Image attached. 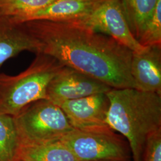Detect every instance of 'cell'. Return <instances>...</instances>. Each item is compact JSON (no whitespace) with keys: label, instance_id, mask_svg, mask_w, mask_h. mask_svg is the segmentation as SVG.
Instances as JSON below:
<instances>
[{"label":"cell","instance_id":"6da1fadb","mask_svg":"<svg viewBox=\"0 0 161 161\" xmlns=\"http://www.w3.org/2000/svg\"><path fill=\"white\" fill-rule=\"evenodd\" d=\"M23 23L40 42V53L111 88H135L130 72L132 52L109 36L78 21Z\"/></svg>","mask_w":161,"mask_h":161},{"label":"cell","instance_id":"7a4b0ae2","mask_svg":"<svg viewBox=\"0 0 161 161\" xmlns=\"http://www.w3.org/2000/svg\"><path fill=\"white\" fill-rule=\"evenodd\" d=\"M106 124L126 140L132 161H143L147 139L161 131V94L135 88H112Z\"/></svg>","mask_w":161,"mask_h":161},{"label":"cell","instance_id":"3957f363","mask_svg":"<svg viewBox=\"0 0 161 161\" xmlns=\"http://www.w3.org/2000/svg\"><path fill=\"white\" fill-rule=\"evenodd\" d=\"M36 55L21 73L13 76L0 73V114L13 117L30 104L47 99L49 83L64 66L44 54Z\"/></svg>","mask_w":161,"mask_h":161},{"label":"cell","instance_id":"277c9868","mask_svg":"<svg viewBox=\"0 0 161 161\" xmlns=\"http://www.w3.org/2000/svg\"><path fill=\"white\" fill-rule=\"evenodd\" d=\"M13 119L19 146L58 140L74 129L62 109L47 99L30 104Z\"/></svg>","mask_w":161,"mask_h":161},{"label":"cell","instance_id":"5b68a950","mask_svg":"<svg viewBox=\"0 0 161 161\" xmlns=\"http://www.w3.org/2000/svg\"><path fill=\"white\" fill-rule=\"evenodd\" d=\"M77 161H128L125 139L108 125L73 129L60 140Z\"/></svg>","mask_w":161,"mask_h":161},{"label":"cell","instance_id":"8992f818","mask_svg":"<svg viewBox=\"0 0 161 161\" xmlns=\"http://www.w3.org/2000/svg\"><path fill=\"white\" fill-rule=\"evenodd\" d=\"M103 32L132 52H141L142 46L130 29L120 0H104L87 17L78 21Z\"/></svg>","mask_w":161,"mask_h":161},{"label":"cell","instance_id":"52a82bcc","mask_svg":"<svg viewBox=\"0 0 161 161\" xmlns=\"http://www.w3.org/2000/svg\"><path fill=\"white\" fill-rule=\"evenodd\" d=\"M110 89L99 80L64 66L49 83L47 99L58 106L68 100L106 93Z\"/></svg>","mask_w":161,"mask_h":161},{"label":"cell","instance_id":"ba28073f","mask_svg":"<svg viewBox=\"0 0 161 161\" xmlns=\"http://www.w3.org/2000/svg\"><path fill=\"white\" fill-rule=\"evenodd\" d=\"M106 93L68 100L58 106L74 129L108 125L106 119L110 102Z\"/></svg>","mask_w":161,"mask_h":161},{"label":"cell","instance_id":"9c48e42d","mask_svg":"<svg viewBox=\"0 0 161 161\" xmlns=\"http://www.w3.org/2000/svg\"><path fill=\"white\" fill-rule=\"evenodd\" d=\"M130 72L135 89L161 94V47L132 52Z\"/></svg>","mask_w":161,"mask_h":161},{"label":"cell","instance_id":"30bf717a","mask_svg":"<svg viewBox=\"0 0 161 161\" xmlns=\"http://www.w3.org/2000/svg\"><path fill=\"white\" fill-rule=\"evenodd\" d=\"M40 53L41 44L23 23L0 16V69L8 59L22 52Z\"/></svg>","mask_w":161,"mask_h":161},{"label":"cell","instance_id":"8fae6325","mask_svg":"<svg viewBox=\"0 0 161 161\" xmlns=\"http://www.w3.org/2000/svg\"><path fill=\"white\" fill-rule=\"evenodd\" d=\"M104 0H55L50 4L25 17L21 23L32 20L80 21L89 16Z\"/></svg>","mask_w":161,"mask_h":161},{"label":"cell","instance_id":"7c38bea8","mask_svg":"<svg viewBox=\"0 0 161 161\" xmlns=\"http://www.w3.org/2000/svg\"><path fill=\"white\" fill-rule=\"evenodd\" d=\"M16 161H77L60 140L34 145L19 146Z\"/></svg>","mask_w":161,"mask_h":161},{"label":"cell","instance_id":"4fadbf2b","mask_svg":"<svg viewBox=\"0 0 161 161\" xmlns=\"http://www.w3.org/2000/svg\"><path fill=\"white\" fill-rule=\"evenodd\" d=\"M130 29L137 40L159 0H120Z\"/></svg>","mask_w":161,"mask_h":161},{"label":"cell","instance_id":"5bb4252c","mask_svg":"<svg viewBox=\"0 0 161 161\" xmlns=\"http://www.w3.org/2000/svg\"><path fill=\"white\" fill-rule=\"evenodd\" d=\"M55 0H0V16L21 23L25 17L50 4Z\"/></svg>","mask_w":161,"mask_h":161},{"label":"cell","instance_id":"9a60e30c","mask_svg":"<svg viewBox=\"0 0 161 161\" xmlns=\"http://www.w3.org/2000/svg\"><path fill=\"white\" fill-rule=\"evenodd\" d=\"M18 147L13 117L0 114V161H16Z\"/></svg>","mask_w":161,"mask_h":161},{"label":"cell","instance_id":"2e32d148","mask_svg":"<svg viewBox=\"0 0 161 161\" xmlns=\"http://www.w3.org/2000/svg\"><path fill=\"white\" fill-rule=\"evenodd\" d=\"M137 41L144 47H161V0L145 23Z\"/></svg>","mask_w":161,"mask_h":161},{"label":"cell","instance_id":"e0dca14e","mask_svg":"<svg viewBox=\"0 0 161 161\" xmlns=\"http://www.w3.org/2000/svg\"><path fill=\"white\" fill-rule=\"evenodd\" d=\"M143 161H161V131L148 138L143 158Z\"/></svg>","mask_w":161,"mask_h":161}]
</instances>
